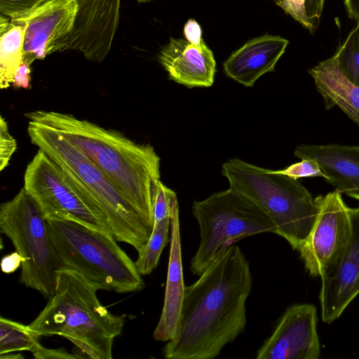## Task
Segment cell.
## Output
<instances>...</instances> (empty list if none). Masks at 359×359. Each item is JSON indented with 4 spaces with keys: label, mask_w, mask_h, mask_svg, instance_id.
Segmentation results:
<instances>
[{
    "label": "cell",
    "mask_w": 359,
    "mask_h": 359,
    "mask_svg": "<svg viewBox=\"0 0 359 359\" xmlns=\"http://www.w3.org/2000/svg\"><path fill=\"white\" fill-rule=\"evenodd\" d=\"M13 352L6 354L0 355L1 359H22L24 358L23 355H22L20 352Z\"/></svg>",
    "instance_id": "34"
},
{
    "label": "cell",
    "mask_w": 359,
    "mask_h": 359,
    "mask_svg": "<svg viewBox=\"0 0 359 359\" xmlns=\"http://www.w3.org/2000/svg\"><path fill=\"white\" fill-rule=\"evenodd\" d=\"M47 0H0V15L16 22L27 18Z\"/></svg>",
    "instance_id": "24"
},
{
    "label": "cell",
    "mask_w": 359,
    "mask_h": 359,
    "mask_svg": "<svg viewBox=\"0 0 359 359\" xmlns=\"http://www.w3.org/2000/svg\"><path fill=\"white\" fill-rule=\"evenodd\" d=\"M25 116L52 129L87 157L152 230L161 158L151 145L137 143L118 131L69 114L37 109Z\"/></svg>",
    "instance_id": "2"
},
{
    "label": "cell",
    "mask_w": 359,
    "mask_h": 359,
    "mask_svg": "<svg viewBox=\"0 0 359 359\" xmlns=\"http://www.w3.org/2000/svg\"><path fill=\"white\" fill-rule=\"evenodd\" d=\"M22 264L20 255L15 252L4 256L1 259V269L6 273L14 272Z\"/></svg>",
    "instance_id": "32"
},
{
    "label": "cell",
    "mask_w": 359,
    "mask_h": 359,
    "mask_svg": "<svg viewBox=\"0 0 359 359\" xmlns=\"http://www.w3.org/2000/svg\"><path fill=\"white\" fill-rule=\"evenodd\" d=\"M201 29L198 23L194 19H189L184 27V34L187 41L198 45L203 39Z\"/></svg>",
    "instance_id": "31"
},
{
    "label": "cell",
    "mask_w": 359,
    "mask_h": 359,
    "mask_svg": "<svg viewBox=\"0 0 359 359\" xmlns=\"http://www.w3.org/2000/svg\"><path fill=\"white\" fill-rule=\"evenodd\" d=\"M334 55L342 73L359 86V20Z\"/></svg>",
    "instance_id": "23"
},
{
    "label": "cell",
    "mask_w": 359,
    "mask_h": 359,
    "mask_svg": "<svg viewBox=\"0 0 359 359\" xmlns=\"http://www.w3.org/2000/svg\"><path fill=\"white\" fill-rule=\"evenodd\" d=\"M351 238L339 258L320 277L321 319L330 324L344 313L359 294V207L350 208Z\"/></svg>",
    "instance_id": "14"
},
{
    "label": "cell",
    "mask_w": 359,
    "mask_h": 359,
    "mask_svg": "<svg viewBox=\"0 0 359 359\" xmlns=\"http://www.w3.org/2000/svg\"><path fill=\"white\" fill-rule=\"evenodd\" d=\"M191 210L200 232V243L190 264L196 276L240 240L276 232L272 220L256 203L230 188L195 201Z\"/></svg>",
    "instance_id": "7"
},
{
    "label": "cell",
    "mask_w": 359,
    "mask_h": 359,
    "mask_svg": "<svg viewBox=\"0 0 359 359\" xmlns=\"http://www.w3.org/2000/svg\"><path fill=\"white\" fill-rule=\"evenodd\" d=\"M74 28L60 52L76 50L91 62L108 55L118 29L121 0H76Z\"/></svg>",
    "instance_id": "12"
},
{
    "label": "cell",
    "mask_w": 359,
    "mask_h": 359,
    "mask_svg": "<svg viewBox=\"0 0 359 359\" xmlns=\"http://www.w3.org/2000/svg\"><path fill=\"white\" fill-rule=\"evenodd\" d=\"M7 122L1 116L0 118V171L8 165L12 155L17 149V143L11 135Z\"/></svg>",
    "instance_id": "27"
},
{
    "label": "cell",
    "mask_w": 359,
    "mask_h": 359,
    "mask_svg": "<svg viewBox=\"0 0 359 359\" xmlns=\"http://www.w3.org/2000/svg\"><path fill=\"white\" fill-rule=\"evenodd\" d=\"M252 276L241 248H229L193 284L186 286L173 337L163 355L168 359H213L246 326V300Z\"/></svg>",
    "instance_id": "1"
},
{
    "label": "cell",
    "mask_w": 359,
    "mask_h": 359,
    "mask_svg": "<svg viewBox=\"0 0 359 359\" xmlns=\"http://www.w3.org/2000/svg\"><path fill=\"white\" fill-rule=\"evenodd\" d=\"M324 4L325 0H306V12L313 34L319 27Z\"/></svg>",
    "instance_id": "29"
},
{
    "label": "cell",
    "mask_w": 359,
    "mask_h": 359,
    "mask_svg": "<svg viewBox=\"0 0 359 359\" xmlns=\"http://www.w3.org/2000/svg\"><path fill=\"white\" fill-rule=\"evenodd\" d=\"M344 4L348 17L359 20V0H344Z\"/></svg>",
    "instance_id": "33"
},
{
    "label": "cell",
    "mask_w": 359,
    "mask_h": 359,
    "mask_svg": "<svg viewBox=\"0 0 359 359\" xmlns=\"http://www.w3.org/2000/svg\"><path fill=\"white\" fill-rule=\"evenodd\" d=\"M39 338L28 325L0 318V355L23 351L32 352L40 344Z\"/></svg>",
    "instance_id": "22"
},
{
    "label": "cell",
    "mask_w": 359,
    "mask_h": 359,
    "mask_svg": "<svg viewBox=\"0 0 359 359\" xmlns=\"http://www.w3.org/2000/svg\"><path fill=\"white\" fill-rule=\"evenodd\" d=\"M47 222L64 267L80 274L97 290L128 293L144 289L135 262L110 233L72 221Z\"/></svg>",
    "instance_id": "6"
},
{
    "label": "cell",
    "mask_w": 359,
    "mask_h": 359,
    "mask_svg": "<svg viewBox=\"0 0 359 359\" xmlns=\"http://www.w3.org/2000/svg\"><path fill=\"white\" fill-rule=\"evenodd\" d=\"M158 58L169 79L189 88H208L214 83L216 61L203 39L195 45L184 39L170 38Z\"/></svg>",
    "instance_id": "15"
},
{
    "label": "cell",
    "mask_w": 359,
    "mask_h": 359,
    "mask_svg": "<svg viewBox=\"0 0 359 359\" xmlns=\"http://www.w3.org/2000/svg\"><path fill=\"white\" fill-rule=\"evenodd\" d=\"M308 72L323 98L326 109L338 107L359 126V86L342 73L335 55L319 62Z\"/></svg>",
    "instance_id": "19"
},
{
    "label": "cell",
    "mask_w": 359,
    "mask_h": 359,
    "mask_svg": "<svg viewBox=\"0 0 359 359\" xmlns=\"http://www.w3.org/2000/svg\"><path fill=\"white\" fill-rule=\"evenodd\" d=\"M229 188L256 203L275 224L276 234L294 250L305 243L317 215L315 198L297 180L238 158L222 167Z\"/></svg>",
    "instance_id": "5"
},
{
    "label": "cell",
    "mask_w": 359,
    "mask_h": 359,
    "mask_svg": "<svg viewBox=\"0 0 359 359\" xmlns=\"http://www.w3.org/2000/svg\"><path fill=\"white\" fill-rule=\"evenodd\" d=\"M170 242L163 306L154 332L156 340L165 342L170 340L175 333L186 287L183 277L179 210L171 219Z\"/></svg>",
    "instance_id": "18"
},
{
    "label": "cell",
    "mask_w": 359,
    "mask_h": 359,
    "mask_svg": "<svg viewBox=\"0 0 359 359\" xmlns=\"http://www.w3.org/2000/svg\"><path fill=\"white\" fill-rule=\"evenodd\" d=\"M294 154L299 159L316 161L325 180L335 190L359 200V146L300 144Z\"/></svg>",
    "instance_id": "16"
},
{
    "label": "cell",
    "mask_w": 359,
    "mask_h": 359,
    "mask_svg": "<svg viewBox=\"0 0 359 359\" xmlns=\"http://www.w3.org/2000/svg\"><path fill=\"white\" fill-rule=\"evenodd\" d=\"M172 218H165L154 223L152 231L146 244L137 250L135 262L142 276L150 274L158 266L161 253L168 241Z\"/></svg>",
    "instance_id": "21"
},
{
    "label": "cell",
    "mask_w": 359,
    "mask_h": 359,
    "mask_svg": "<svg viewBox=\"0 0 359 359\" xmlns=\"http://www.w3.org/2000/svg\"><path fill=\"white\" fill-rule=\"evenodd\" d=\"M12 86L26 90L31 88V69L30 65L24 60L16 70Z\"/></svg>",
    "instance_id": "30"
},
{
    "label": "cell",
    "mask_w": 359,
    "mask_h": 359,
    "mask_svg": "<svg viewBox=\"0 0 359 359\" xmlns=\"http://www.w3.org/2000/svg\"><path fill=\"white\" fill-rule=\"evenodd\" d=\"M23 188L46 220L72 221L109 232L56 164L40 149L27 165Z\"/></svg>",
    "instance_id": "9"
},
{
    "label": "cell",
    "mask_w": 359,
    "mask_h": 359,
    "mask_svg": "<svg viewBox=\"0 0 359 359\" xmlns=\"http://www.w3.org/2000/svg\"><path fill=\"white\" fill-rule=\"evenodd\" d=\"M0 231L22 258L20 282L49 299L64 266L52 243L48 222L22 187L0 206Z\"/></svg>",
    "instance_id": "8"
},
{
    "label": "cell",
    "mask_w": 359,
    "mask_h": 359,
    "mask_svg": "<svg viewBox=\"0 0 359 359\" xmlns=\"http://www.w3.org/2000/svg\"><path fill=\"white\" fill-rule=\"evenodd\" d=\"M288 43L286 39L270 34L249 40L224 62V72L244 86L252 87L259 77L274 70Z\"/></svg>",
    "instance_id": "17"
},
{
    "label": "cell",
    "mask_w": 359,
    "mask_h": 359,
    "mask_svg": "<svg viewBox=\"0 0 359 359\" xmlns=\"http://www.w3.org/2000/svg\"><path fill=\"white\" fill-rule=\"evenodd\" d=\"M25 24H15L0 15V88L12 85L14 74L24 60Z\"/></svg>",
    "instance_id": "20"
},
{
    "label": "cell",
    "mask_w": 359,
    "mask_h": 359,
    "mask_svg": "<svg viewBox=\"0 0 359 359\" xmlns=\"http://www.w3.org/2000/svg\"><path fill=\"white\" fill-rule=\"evenodd\" d=\"M151 1H153V0H137V1H138L139 3H147V2H149Z\"/></svg>",
    "instance_id": "35"
},
{
    "label": "cell",
    "mask_w": 359,
    "mask_h": 359,
    "mask_svg": "<svg viewBox=\"0 0 359 359\" xmlns=\"http://www.w3.org/2000/svg\"><path fill=\"white\" fill-rule=\"evenodd\" d=\"M315 305L295 304L279 319L257 353V359H318L320 343Z\"/></svg>",
    "instance_id": "11"
},
{
    "label": "cell",
    "mask_w": 359,
    "mask_h": 359,
    "mask_svg": "<svg viewBox=\"0 0 359 359\" xmlns=\"http://www.w3.org/2000/svg\"><path fill=\"white\" fill-rule=\"evenodd\" d=\"M97 290L76 271H58L55 292L28 325L38 337L59 335L93 359H111L114 339L124 325L99 301Z\"/></svg>",
    "instance_id": "4"
},
{
    "label": "cell",
    "mask_w": 359,
    "mask_h": 359,
    "mask_svg": "<svg viewBox=\"0 0 359 359\" xmlns=\"http://www.w3.org/2000/svg\"><path fill=\"white\" fill-rule=\"evenodd\" d=\"M317 215L305 243L298 251L311 276L321 277L339 258L352 232L350 208L334 190L315 198Z\"/></svg>",
    "instance_id": "10"
},
{
    "label": "cell",
    "mask_w": 359,
    "mask_h": 359,
    "mask_svg": "<svg viewBox=\"0 0 359 359\" xmlns=\"http://www.w3.org/2000/svg\"><path fill=\"white\" fill-rule=\"evenodd\" d=\"M273 171L297 180L303 177H325L318 163L309 158L301 159V161L293 163L285 169Z\"/></svg>",
    "instance_id": "25"
},
{
    "label": "cell",
    "mask_w": 359,
    "mask_h": 359,
    "mask_svg": "<svg viewBox=\"0 0 359 359\" xmlns=\"http://www.w3.org/2000/svg\"><path fill=\"white\" fill-rule=\"evenodd\" d=\"M36 359H58V358H78L80 356L72 355L64 348L51 349L43 347L41 344L32 351Z\"/></svg>",
    "instance_id": "28"
},
{
    "label": "cell",
    "mask_w": 359,
    "mask_h": 359,
    "mask_svg": "<svg viewBox=\"0 0 359 359\" xmlns=\"http://www.w3.org/2000/svg\"><path fill=\"white\" fill-rule=\"evenodd\" d=\"M78 10L76 0H47L25 19L12 22L25 25L23 60L31 65L60 52L74 28Z\"/></svg>",
    "instance_id": "13"
},
{
    "label": "cell",
    "mask_w": 359,
    "mask_h": 359,
    "mask_svg": "<svg viewBox=\"0 0 359 359\" xmlns=\"http://www.w3.org/2000/svg\"><path fill=\"white\" fill-rule=\"evenodd\" d=\"M27 133L31 142L56 164L117 241L137 251L146 244L152 230L95 164L49 128L28 121Z\"/></svg>",
    "instance_id": "3"
},
{
    "label": "cell",
    "mask_w": 359,
    "mask_h": 359,
    "mask_svg": "<svg viewBox=\"0 0 359 359\" xmlns=\"http://www.w3.org/2000/svg\"><path fill=\"white\" fill-rule=\"evenodd\" d=\"M271 1H273L278 6L280 7L285 13L290 15L295 21L299 22L311 34H313V29L306 12V0Z\"/></svg>",
    "instance_id": "26"
}]
</instances>
